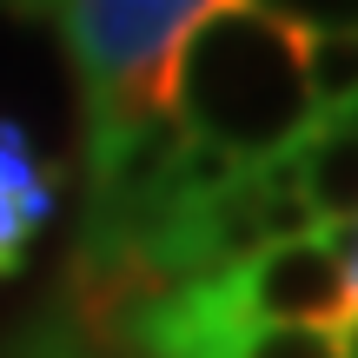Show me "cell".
<instances>
[{"label":"cell","instance_id":"cell-7","mask_svg":"<svg viewBox=\"0 0 358 358\" xmlns=\"http://www.w3.org/2000/svg\"><path fill=\"white\" fill-rule=\"evenodd\" d=\"M319 239H325V252L338 259V272H345V299H352V312H358V219H345V226H325Z\"/></svg>","mask_w":358,"mask_h":358},{"label":"cell","instance_id":"cell-8","mask_svg":"<svg viewBox=\"0 0 358 358\" xmlns=\"http://www.w3.org/2000/svg\"><path fill=\"white\" fill-rule=\"evenodd\" d=\"M13 7H27V13H53V7H66V0H13Z\"/></svg>","mask_w":358,"mask_h":358},{"label":"cell","instance_id":"cell-6","mask_svg":"<svg viewBox=\"0 0 358 358\" xmlns=\"http://www.w3.org/2000/svg\"><path fill=\"white\" fill-rule=\"evenodd\" d=\"M306 93L319 120L358 100V27H306Z\"/></svg>","mask_w":358,"mask_h":358},{"label":"cell","instance_id":"cell-4","mask_svg":"<svg viewBox=\"0 0 358 358\" xmlns=\"http://www.w3.org/2000/svg\"><path fill=\"white\" fill-rule=\"evenodd\" d=\"M47 213H53V166L34 159V140L20 120L0 113V279L20 272L27 239L47 226Z\"/></svg>","mask_w":358,"mask_h":358},{"label":"cell","instance_id":"cell-5","mask_svg":"<svg viewBox=\"0 0 358 358\" xmlns=\"http://www.w3.org/2000/svg\"><path fill=\"white\" fill-rule=\"evenodd\" d=\"M292 159H299V192H306V206L325 226L358 219V133L345 120H319L292 146Z\"/></svg>","mask_w":358,"mask_h":358},{"label":"cell","instance_id":"cell-2","mask_svg":"<svg viewBox=\"0 0 358 358\" xmlns=\"http://www.w3.org/2000/svg\"><path fill=\"white\" fill-rule=\"evenodd\" d=\"M226 0H66V53H73L80 93H87V159H106L146 127L173 113V60L186 34Z\"/></svg>","mask_w":358,"mask_h":358},{"label":"cell","instance_id":"cell-1","mask_svg":"<svg viewBox=\"0 0 358 358\" xmlns=\"http://www.w3.org/2000/svg\"><path fill=\"white\" fill-rule=\"evenodd\" d=\"M173 120L186 140L232 153L245 173L292 153L319 127L306 93V27L259 0H226L173 60Z\"/></svg>","mask_w":358,"mask_h":358},{"label":"cell","instance_id":"cell-3","mask_svg":"<svg viewBox=\"0 0 358 358\" xmlns=\"http://www.w3.org/2000/svg\"><path fill=\"white\" fill-rule=\"evenodd\" d=\"M226 299L239 319L252 325H312V332H352L358 312L345 299V272L325 252V239H285V245H259L245 266H232Z\"/></svg>","mask_w":358,"mask_h":358},{"label":"cell","instance_id":"cell-9","mask_svg":"<svg viewBox=\"0 0 358 358\" xmlns=\"http://www.w3.org/2000/svg\"><path fill=\"white\" fill-rule=\"evenodd\" d=\"M338 120H345V127H352V133H358V100H352V106H345V113H338Z\"/></svg>","mask_w":358,"mask_h":358}]
</instances>
